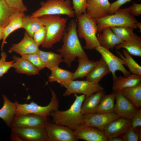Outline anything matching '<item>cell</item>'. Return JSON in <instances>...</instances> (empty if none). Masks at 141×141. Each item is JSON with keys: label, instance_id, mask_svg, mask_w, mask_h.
Masks as SVG:
<instances>
[{"label": "cell", "instance_id": "cell-1", "mask_svg": "<svg viewBox=\"0 0 141 141\" xmlns=\"http://www.w3.org/2000/svg\"><path fill=\"white\" fill-rule=\"evenodd\" d=\"M77 26V23L75 20L70 21L63 36V44L57 50L63 57L64 62L69 67L77 57L88 58L79 41Z\"/></svg>", "mask_w": 141, "mask_h": 141}, {"label": "cell", "instance_id": "cell-2", "mask_svg": "<svg viewBox=\"0 0 141 141\" xmlns=\"http://www.w3.org/2000/svg\"><path fill=\"white\" fill-rule=\"evenodd\" d=\"M75 99L70 108L66 110H58L52 111L50 115L55 123L67 127L73 130L83 124L81 107L85 96L74 94Z\"/></svg>", "mask_w": 141, "mask_h": 141}, {"label": "cell", "instance_id": "cell-3", "mask_svg": "<svg viewBox=\"0 0 141 141\" xmlns=\"http://www.w3.org/2000/svg\"><path fill=\"white\" fill-rule=\"evenodd\" d=\"M46 29L43 48H51L55 44L62 39L66 29L67 19L60 15H45L39 17Z\"/></svg>", "mask_w": 141, "mask_h": 141}, {"label": "cell", "instance_id": "cell-4", "mask_svg": "<svg viewBox=\"0 0 141 141\" xmlns=\"http://www.w3.org/2000/svg\"><path fill=\"white\" fill-rule=\"evenodd\" d=\"M95 19L97 23V32L99 34L103 29L107 27H127L133 29L137 28L136 24L137 21L127 8H119L113 14Z\"/></svg>", "mask_w": 141, "mask_h": 141}, {"label": "cell", "instance_id": "cell-5", "mask_svg": "<svg viewBox=\"0 0 141 141\" xmlns=\"http://www.w3.org/2000/svg\"><path fill=\"white\" fill-rule=\"evenodd\" d=\"M77 17L78 35L80 38L84 39L85 48L92 50L100 46L96 36L97 27L95 19L90 17L86 12Z\"/></svg>", "mask_w": 141, "mask_h": 141}, {"label": "cell", "instance_id": "cell-6", "mask_svg": "<svg viewBox=\"0 0 141 141\" xmlns=\"http://www.w3.org/2000/svg\"><path fill=\"white\" fill-rule=\"evenodd\" d=\"M41 7L31 15L40 17L45 15H65L70 18L75 16L70 0H47L40 3Z\"/></svg>", "mask_w": 141, "mask_h": 141}, {"label": "cell", "instance_id": "cell-7", "mask_svg": "<svg viewBox=\"0 0 141 141\" xmlns=\"http://www.w3.org/2000/svg\"><path fill=\"white\" fill-rule=\"evenodd\" d=\"M52 98L49 104L46 106H43L38 105L33 101L29 104H20L15 101L16 109L15 115L32 114L45 117L50 115L52 111L58 109L59 103L55 92L51 89Z\"/></svg>", "mask_w": 141, "mask_h": 141}, {"label": "cell", "instance_id": "cell-8", "mask_svg": "<svg viewBox=\"0 0 141 141\" xmlns=\"http://www.w3.org/2000/svg\"><path fill=\"white\" fill-rule=\"evenodd\" d=\"M66 89L63 94L64 96H68L72 94H82L88 96L99 91L104 89L99 83L86 80L71 81L66 87Z\"/></svg>", "mask_w": 141, "mask_h": 141}, {"label": "cell", "instance_id": "cell-9", "mask_svg": "<svg viewBox=\"0 0 141 141\" xmlns=\"http://www.w3.org/2000/svg\"><path fill=\"white\" fill-rule=\"evenodd\" d=\"M101 55V57L107 64L111 73L113 80L115 79L117 76L116 72L117 71L121 72L125 77H127L131 74L124 67V61L121 58L115 55L111 52L109 49L99 46L95 49Z\"/></svg>", "mask_w": 141, "mask_h": 141}, {"label": "cell", "instance_id": "cell-10", "mask_svg": "<svg viewBox=\"0 0 141 141\" xmlns=\"http://www.w3.org/2000/svg\"><path fill=\"white\" fill-rule=\"evenodd\" d=\"M49 122L48 117L32 114L15 115L10 127H35L45 128Z\"/></svg>", "mask_w": 141, "mask_h": 141}, {"label": "cell", "instance_id": "cell-11", "mask_svg": "<svg viewBox=\"0 0 141 141\" xmlns=\"http://www.w3.org/2000/svg\"><path fill=\"white\" fill-rule=\"evenodd\" d=\"M48 141H77L73 130L66 126L49 122L45 128Z\"/></svg>", "mask_w": 141, "mask_h": 141}, {"label": "cell", "instance_id": "cell-12", "mask_svg": "<svg viewBox=\"0 0 141 141\" xmlns=\"http://www.w3.org/2000/svg\"><path fill=\"white\" fill-rule=\"evenodd\" d=\"M113 112L106 114L93 113L83 115V124L92 126L103 131L108 124L120 118Z\"/></svg>", "mask_w": 141, "mask_h": 141}, {"label": "cell", "instance_id": "cell-13", "mask_svg": "<svg viewBox=\"0 0 141 141\" xmlns=\"http://www.w3.org/2000/svg\"><path fill=\"white\" fill-rule=\"evenodd\" d=\"M115 98L114 112L120 117L131 120L137 109L120 91H113Z\"/></svg>", "mask_w": 141, "mask_h": 141}, {"label": "cell", "instance_id": "cell-14", "mask_svg": "<svg viewBox=\"0 0 141 141\" xmlns=\"http://www.w3.org/2000/svg\"><path fill=\"white\" fill-rule=\"evenodd\" d=\"M11 128L12 132L17 134L22 141H48L45 128L24 127Z\"/></svg>", "mask_w": 141, "mask_h": 141}, {"label": "cell", "instance_id": "cell-15", "mask_svg": "<svg viewBox=\"0 0 141 141\" xmlns=\"http://www.w3.org/2000/svg\"><path fill=\"white\" fill-rule=\"evenodd\" d=\"M78 139L87 141H107L103 132L95 127L82 124L73 130Z\"/></svg>", "mask_w": 141, "mask_h": 141}, {"label": "cell", "instance_id": "cell-16", "mask_svg": "<svg viewBox=\"0 0 141 141\" xmlns=\"http://www.w3.org/2000/svg\"><path fill=\"white\" fill-rule=\"evenodd\" d=\"M39 46L26 32L22 39L19 43L13 44L8 52H15L21 56L31 54L37 53L39 49Z\"/></svg>", "mask_w": 141, "mask_h": 141}, {"label": "cell", "instance_id": "cell-17", "mask_svg": "<svg viewBox=\"0 0 141 141\" xmlns=\"http://www.w3.org/2000/svg\"><path fill=\"white\" fill-rule=\"evenodd\" d=\"M131 127V120L120 117L108 124L103 132L108 138L119 137L123 135Z\"/></svg>", "mask_w": 141, "mask_h": 141}, {"label": "cell", "instance_id": "cell-18", "mask_svg": "<svg viewBox=\"0 0 141 141\" xmlns=\"http://www.w3.org/2000/svg\"><path fill=\"white\" fill-rule=\"evenodd\" d=\"M86 12L91 17L99 19L108 14L111 3L108 0H86Z\"/></svg>", "mask_w": 141, "mask_h": 141}, {"label": "cell", "instance_id": "cell-19", "mask_svg": "<svg viewBox=\"0 0 141 141\" xmlns=\"http://www.w3.org/2000/svg\"><path fill=\"white\" fill-rule=\"evenodd\" d=\"M105 94L104 89L85 97L81 106L82 114L96 113L101 99Z\"/></svg>", "mask_w": 141, "mask_h": 141}, {"label": "cell", "instance_id": "cell-20", "mask_svg": "<svg viewBox=\"0 0 141 141\" xmlns=\"http://www.w3.org/2000/svg\"><path fill=\"white\" fill-rule=\"evenodd\" d=\"M25 15L24 12H17L11 17L7 25L3 28V38L1 46L3 50L4 46L7 43L6 40L9 36L14 31L22 28V18Z\"/></svg>", "mask_w": 141, "mask_h": 141}, {"label": "cell", "instance_id": "cell-21", "mask_svg": "<svg viewBox=\"0 0 141 141\" xmlns=\"http://www.w3.org/2000/svg\"><path fill=\"white\" fill-rule=\"evenodd\" d=\"M97 37L100 45L108 49H112L123 41L119 38L110 27L103 30Z\"/></svg>", "mask_w": 141, "mask_h": 141}, {"label": "cell", "instance_id": "cell-22", "mask_svg": "<svg viewBox=\"0 0 141 141\" xmlns=\"http://www.w3.org/2000/svg\"><path fill=\"white\" fill-rule=\"evenodd\" d=\"M14 61L12 67L17 73L25 74L28 75L38 74L39 70L27 60L15 55L13 56Z\"/></svg>", "mask_w": 141, "mask_h": 141}, {"label": "cell", "instance_id": "cell-23", "mask_svg": "<svg viewBox=\"0 0 141 141\" xmlns=\"http://www.w3.org/2000/svg\"><path fill=\"white\" fill-rule=\"evenodd\" d=\"M112 89L113 91L135 86L141 84V77L132 74L127 77L120 76L113 80Z\"/></svg>", "mask_w": 141, "mask_h": 141}, {"label": "cell", "instance_id": "cell-24", "mask_svg": "<svg viewBox=\"0 0 141 141\" xmlns=\"http://www.w3.org/2000/svg\"><path fill=\"white\" fill-rule=\"evenodd\" d=\"M116 50L126 49L131 55L141 57V37L134 33L129 40L123 41L115 47Z\"/></svg>", "mask_w": 141, "mask_h": 141}, {"label": "cell", "instance_id": "cell-25", "mask_svg": "<svg viewBox=\"0 0 141 141\" xmlns=\"http://www.w3.org/2000/svg\"><path fill=\"white\" fill-rule=\"evenodd\" d=\"M96 62L95 66L86 77L87 81L99 83L105 76L110 73V72L102 57Z\"/></svg>", "mask_w": 141, "mask_h": 141}, {"label": "cell", "instance_id": "cell-26", "mask_svg": "<svg viewBox=\"0 0 141 141\" xmlns=\"http://www.w3.org/2000/svg\"><path fill=\"white\" fill-rule=\"evenodd\" d=\"M51 73L49 76L48 81L52 83L57 82L62 86L66 87L73 80V73L58 67L51 70Z\"/></svg>", "mask_w": 141, "mask_h": 141}, {"label": "cell", "instance_id": "cell-27", "mask_svg": "<svg viewBox=\"0 0 141 141\" xmlns=\"http://www.w3.org/2000/svg\"><path fill=\"white\" fill-rule=\"evenodd\" d=\"M2 97L4 101L3 105L0 109V118L3 119L7 125L10 127L15 115L16 109V103L11 101L5 95Z\"/></svg>", "mask_w": 141, "mask_h": 141}, {"label": "cell", "instance_id": "cell-28", "mask_svg": "<svg viewBox=\"0 0 141 141\" xmlns=\"http://www.w3.org/2000/svg\"><path fill=\"white\" fill-rule=\"evenodd\" d=\"M37 54L44 64L45 67L50 70L58 67L61 63L64 62L63 58L60 54L40 50Z\"/></svg>", "mask_w": 141, "mask_h": 141}, {"label": "cell", "instance_id": "cell-29", "mask_svg": "<svg viewBox=\"0 0 141 141\" xmlns=\"http://www.w3.org/2000/svg\"><path fill=\"white\" fill-rule=\"evenodd\" d=\"M79 65L76 71L73 73V80L78 78L83 79L91 71L96 64V62L90 60L88 58L78 57Z\"/></svg>", "mask_w": 141, "mask_h": 141}, {"label": "cell", "instance_id": "cell-30", "mask_svg": "<svg viewBox=\"0 0 141 141\" xmlns=\"http://www.w3.org/2000/svg\"><path fill=\"white\" fill-rule=\"evenodd\" d=\"M122 94L130 101L137 109L141 106V84L120 90Z\"/></svg>", "mask_w": 141, "mask_h": 141}, {"label": "cell", "instance_id": "cell-31", "mask_svg": "<svg viewBox=\"0 0 141 141\" xmlns=\"http://www.w3.org/2000/svg\"><path fill=\"white\" fill-rule=\"evenodd\" d=\"M115 100L113 92L104 95L101 99L96 113L106 114L114 112Z\"/></svg>", "mask_w": 141, "mask_h": 141}, {"label": "cell", "instance_id": "cell-32", "mask_svg": "<svg viewBox=\"0 0 141 141\" xmlns=\"http://www.w3.org/2000/svg\"><path fill=\"white\" fill-rule=\"evenodd\" d=\"M22 20V28L25 30L29 35L32 38L35 32L43 26L39 17L25 15Z\"/></svg>", "mask_w": 141, "mask_h": 141}, {"label": "cell", "instance_id": "cell-33", "mask_svg": "<svg viewBox=\"0 0 141 141\" xmlns=\"http://www.w3.org/2000/svg\"><path fill=\"white\" fill-rule=\"evenodd\" d=\"M123 54L120 51H117L116 52L125 63L128 68L130 72L132 74L141 77V67L133 59L131 55L125 49L122 50Z\"/></svg>", "mask_w": 141, "mask_h": 141}, {"label": "cell", "instance_id": "cell-34", "mask_svg": "<svg viewBox=\"0 0 141 141\" xmlns=\"http://www.w3.org/2000/svg\"><path fill=\"white\" fill-rule=\"evenodd\" d=\"M17 12L19 11L10 7L4 0H0V27L4 28L11 16Z\"/></svg>", "mask_w": 141, "mask_h": 141}, {"label": "cell", "instance_id": "cell-35", "mask_svg": "<svg viewBox=\"0 0 141 141\" xmlns=\"http://www.w3.org/2000/svg\"><path fill=\"white\" fill-rule=\"evenodd\" d=\"M115 34L123 41L129 40L134 34L133 29L127 27H116L110 28Z\"/></svg>", "mask_w": 141, "mask_h": 141}, {"label": "cell", "instance_id": "cell-36", "mask_svg": "<svg viewBox=\"0 0 141 141\" xmlns=\"http://www.w3.org/2000/svg\"><path fill=\"white\" fill-rule=\"evenodd\" d=\"M28 61L39 71L45 67V65L37 53L31 54L21 56Z\"/></svg>", "mask_w": 141, "mask_h": 141}, {"label": "cell", "instance_id": "cell-37", "mask_svg": "<svg viewBox=\"0 0 141 141\" xmlns=\"http://www.w3.org/2000/svg\"><path fill=\"white\" fill-rule=\"evenodd\" d=\"M7 57L6 53L2 51L1 54L0 59V77H2L4 74L7 73L8 70L12 67L14 60L7 61L6 59Z\"/></svg>", "mask_w": 141, "mask_h": 141}, {"label": "cell", "instance_id": "cell-38", "mask_svg": "<svg viewBox=\"0 0 141 141\" xmlns=\"http://www.w3.org/2000/svg\"><path fill=\"white\" fill-rule=\"evenodd\" d=\"M73 9L75 16H79L86 12V0H72Z\"/></svg>", "mask_w": 141, "mask_h": 141}, {"label": "cell", "instance_id": "cell-39", "mask_svg": "<svg viewBox=\"0 0 141 141\" xmlns=\"http://www.w3.org/2000/svg\"><path fill=\"white\" fill-rule=\"evenodd\" d=\"M124 141H137L140 138V134L136 129L131 127L122 135Z\"/></svg>", "mask_w": 141, "mask_h": 141}, {"label": "cell", "instance_id": "cell-40", "mask_svg": "<svg viewBox=\"0 0 141 141\" xmlns=\"http://www.w3.org/2000/svg\"><path fill=\"white\" fill-rule=\"evenodd\" d=\"M8 5L18 11L24 12L27 9L22 0H4Z\"/></svg>", "mask_w": 141, "mask_h": 141}, {"label": "cell", "instance_id": "cell-41", "mask_svg": "<svg viewBox=\"0 0 141 141\" xmlns=\"http://www.w3.org/2000/svg\"><path fill=\"white\" fill-rule=\"evenodd\" d=\"M46 34V29L43 26L35 32L33 38L38 46L42 45L45 39Z\"/></svg>", "mask_w": 141, "mask_h": 141}, {"label": "cell", "instance_id": "cell-42", "mask_svg": "<svg viewBox=\"0 0 141 141\" xmlns=\"http://www.w3.org/2000/svg\"><path fill=\"white\" fill-rule=\"evenodd\" d=\"M131 127L134 129L141 127V109H138L131 119Z\"/></svg>", "mask_w": 141, "mask_h": 141}, {"label": "cell", "instance_id": "cell-43", "mask_svg": "<svg viewBox=\"0 0 141 141\" xmlns=\"http://www.w3.org/2000/svg\"><path fill=\"white\" fill-rule=\"evenodd\" d=\"M131 0H117L112 3H111L108 15H111L114 14L117 10L120 8V7L126 3L130 2Z\"/></svg>", "mask_w": 141, "mask_h": 141}, {"label": "cell", "instance_id": "cell-44", "mask_svg": "<svg viewBox=\"0 0 141 141\" xmlns=\"http://www.w3.org/2000/svg\"><path fill=\"white\" fill-rule=\"evenodd\" d=\"M130 13L133 16H138L141 14V4L133 3L132 5L127 8Z\"/></svg>", "mask_w": 141, "mask_h": 141}, {"label": "cell", "instance_id": "cell-45", "mask_svg": "<svg viewBox=\"0 0 141 141\" xmlns=\"http://www.w3.org/2000/svg\"><path fill=\"white\" fill-rule=\"evenodd\" d=\"M11 137V139L13 140L22 141L20 137L17 134L14 132H12Z\"/></svg>", "mask_w": 141, "mask_h": 141}, {"label": "cell", "instance_id": "cell-46", "mask_svg": "<svg viewBox=\"0 0 141 141\" xmlns=\"http://www.w3.org/2000/svg\"><path fill=\"white\" fill-rule=\"evenodd\" d=\"M107 141H124L122 137H116L108 138Z\"/></svg>", "mask_w": 141, "mask_h": 141}, {"label": "cell", "instance_id": "cell-47", "mask_svg": "<svg viewBox=\"0 0 141 141\" xmlns=\"http://www.w3.org/2000/svg\"><path fill=\"white\" fill-rule=\"evenodd\" d=\"M3 28L0 27V40L3 39Z\"/></svg>", "mask_w": 141, "mask_h": 141}, {"label": "cell", "instance_id": "cell-48", "mask_svg": "<svg viewBox=\"0 0 141 141\" xmlns=\"http://www.w3.org/2000/svg\"><path fill=\"white\" fill-rule=\"evenodd\" d=\"M137 27H138L140 29V32L141 31V22L137 21L136 23Z\"/></svg>", "mask_w": 141, "mask_h": 141}]
</instances>
